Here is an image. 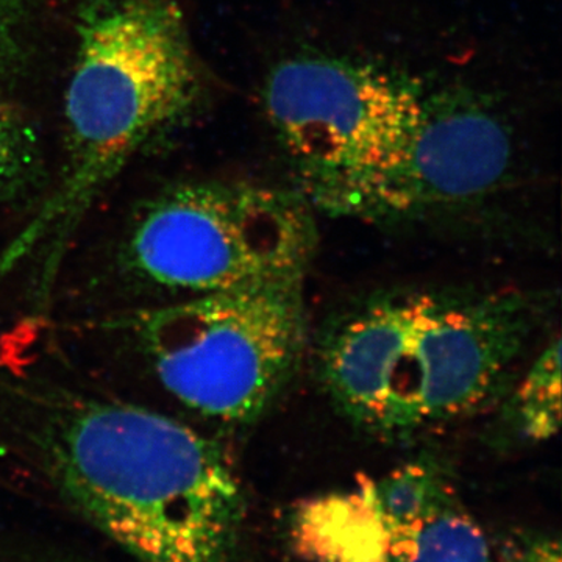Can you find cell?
Returning <instances> with one entry per match:
<instances>
[{
  "label": "cell",
  "instance_id": "cell-1",
  "mask_svg": "<svg viewBox=\"0 0 562 562\" xmlns=\"http://www.w3.org/2000/svg\"><path fill=\"white\" fill-rule=\"evenodd\" d=\"M0 395L63 501L136 562H236L246 501L224 449L135 403L31 380Z\"/></svg>",
  "mask_w": 562,
  "mask_h": 562
},
{
  "label": "cell",
  "instance_id": "cell-2",
  "mask_svg": "<svg viewBox=\"0 0 562 562\" xmlns=\"http://www.w3.org/2000/svg\"><path fill=\"white\" fill-rule=\"evenodd\" d=\"M536 324V306L513 292L375 295L328 325L322 383L351 424L402 441L495 401Z\"/></svg>",
  "mask_w": 562,
  "mask_h": 562
},
{
  "label": "cell",
  "instance_id": "cell-3",
  "mask_svg": "<svg viewBox=\"0 0 562 562\" xmlns=\"http://www.w3.org/2000/svg\"><path fill=\"white\" fill-rule=\"evenodd\" d=\"M203 76L183 11L173 0H85L66 90L60 183L2 250L0 283L40 257L46 297L74 233L95 199L151 139L201 102Z\"/></svg>",
  "mask_w": 562,
  "mask_h": 562
},
{
  "label": "cell",
  "instance_id": "cell-4",
  "mask_svg": "<svg viewBox=\"0 0 562 562\" xmlns=\"http://www.w3.org/2000/svg\"><path fill=\"white\" fill-rule=\"evenodd\" d=\"M424 101L409 77L316 54L277 63L262 90L299 194L330 216L373 222L413 220L409 168Z\"/></svg>",
  "mask_w": 562,
  "mask_h": 562
},
{
  "label": "cell",
  "instance_id": "cell-5",
  "mask_svg": "<svg viewBox=\"0 0 562 562\" xmlns=\"http://www.w3.org/2000/svg\"><path fill=\"white\" fill-rule=\"evenodd\" d=\"M305 273L151 306L131 321L162 390L221 425H249L280 397L308 342Z\"/></svg>",
  "mask_w": 562,
  "mask_h": 562
},
{
  "label": "cell",
  "instance_id": "cell-6",
  "mask_svg": "<svg viewBox=\"0 0 562 562\" xmlns=\"http://www.w3.org/2000/svg\"><path fill=\"white\" fill-rule=\"evenodd\" d=\"M313 211L297 191L183 181L139 210L117 262L135 283L176 301L305 273L317 244Z\"/></svg>",
  "mask_w": 562,
  "mask_h": 562
},
{
  "label": "cell",
  "instance_id": "cell-7",
  "mask_svg": "<svg viewBox=\"0 0 562 562\" xmlns=\"http://www.w3.org/2000/svg\"><path fill=\"white\" fill-rule=\"evenodd\" d=\"M512 162V133L490 103L462 90L425 94L409 168L413 217L482 201Z\"/></svg>",
  "mask_w": 562,
  "mask_h": 562
},
{
  "label": "cell",
  "instance_id": "cell-8",
  "mask_svg": "<svg viewBox=\"0 0 562 562\" xmlns=\"http://www.w3.org/2000/svg\"><path fill=\"white\" fill-rule=\"evenodd\" d=\"M361 486L382 519L384 562H491L486 535L435 465L408 464Z\"/></svg>",
  "mask_w": 562,
  "mask_h": 562
},
{
  "label": "cell",
  "instance_id": "cell-9",
  "mask_svg": "<svg viewBox=\"0 0 562 562\" xmlns=\"http://www.w3.org/2000/svg\"><path fill=\"white\" fill-rule=\"evenodd\" d=\"M297 530L325 562H384L382 519L362 486L306 506L299 514Z\"/></svg>",
  "mask_w": 562,
  "mask_h": 562
},
{
  "label": "cell",
  "instance_id": "cell-10",
  "mask_svg": "<svg viewBox=\"0 0 562 562\" xmlns=\"http://www.w3.org/2000/svg\"><path fill=\"white\" fill-rule=\"evenodd\" d=\"M514 438L549 441L561 425V339L554 336L528 368L503 409Z\"/></svg>",
  "mask_w": 562,
  "mask_h": 562
},
{
  "label": "cell",
  "instance_id": "cell-11",
  "mask_svg": "<svg viewBox=\"0 0 562 562\" xmlns=\"http://www.w3.org/2000/svg\"><path fill=\"white\" fill-rule=\"evenodd\" d=\"M40 165L35 127L16 105L0 99V205L31 187Z\"/></svg>",
  "mask_w": 562,
  "mask_h": 562
},
{
  "label": "cell",
  "instance_id": "cell-12",
  "mask_svg": "<svg viewBox=\"0 0 562 562\" xmlns=\"http://www.w3.org/2000/svg\"><path fill=\"white\" fill-rule=\"evenodd\" d=\"M20 0H0V79L13 69L20 55Z\"/></svg>",
  "mask_w": 562,
  "mask_h": 562
},
{
  "label": "cell",
  "instance_id": "cell-13",
  "mask_svg": "<svg viewBox=\"0 0 562 562\" xmlns=\"http://www.w3.org/2000/svg\"><path fill=\"white\" fill-rule=\"evenodd\" d=\"M516 562H562L561 549L557 542L541 541L528 547Z\"/></svg>",
  "mask_w": 562,
  "mask_h": 562
}]
</instances>
